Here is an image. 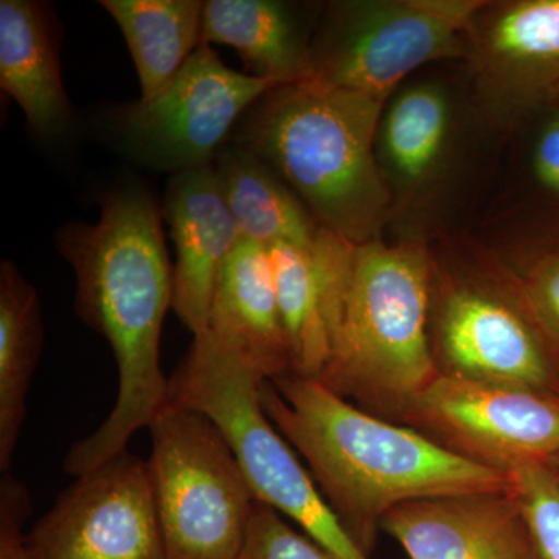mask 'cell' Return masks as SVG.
<instances>
[{"label":"cell","instance_id":"6da1fadb","mask_svg":"<svg viewBox=\"0 0 559 559\" xmlns=\"http://www.w3.org/2000/svg\"><path fill=\"white\" fill-rule=\"evenodd\" d=\"M162 207L130 183L110 191L94 224H66L55 246L75 272V310L109 342L119 393L108 418L73 444L64 469L80 477L127 451L131 437L170 403L160 367V334L173 308L175 264L168 259Z\"/></svg>","mask_w":559,"mask_h":559},{"label":"cell","instance_id":"7a4b0ae2","mask_svg":"<svg viewBox=\"0 0 559 559\" xmlns=\"http://www.w3.org/2000/svg\"><path fill=\"white\" fill-rule=\"evenodd\" d=\"M260 400L367 555L384 518L401 506L511 489L507 471L374 417L318 380L283 374L261 382Z\"/></svg>","mask_w":559,"mask_h":559},{"label":"cell","instance_id":"3957f363","mask_svg":"<svg viewBox=\"0 0 559 559\" xmlns=\"http://www.w3.org/2000/svg\"><path fill=\"white\" fill-rule=\"evenodd\" d=\"M385 105L297 81L261 95L229 142L266 162L322 229L356 245L380 240L395 205L377 154Z\"/></svg>","mask_w":559,"mask_h":559},{"label":"cell","instance_id":"277c9868","mask_svg":"<svg viewBox=\"0 0 559 559\" xmlns=\"http://www.w3.org/2000/svg\"><path fill=\"white\" fill-rule=\"evenodd\" d=\"M429 301V263L418 246L340 237L330 358L318 381L364 407L411 415L440 374Z\"/></svg>","mask_w":559,"mask_h":559},{"label":"cell","instance_id":"5b68a950","mask_svg":"<svg viewBox=\"0 0 559 559\" xmlns=\"http://www.w3.org/2000/svg\"><path fill=\"white\" fill-rule=\"evenodd\" d=\"M260 378L207 334L193 337L170 378V401L207 415L226 436L255 498L337 559H369L331 509L260 400Z\"/></svg>","mask_w":559,"mask_h":559},{"label":"cell","instance_id":"8992f818","mask_svg":"<svg viewBox=\"0 0 559 559\" xmlns=\"http://www.w3.org/2000/svg\"><path fill=\"white\" fill-rule=\"evenodd\" d=\"M167 559H238L259 500L218 426L168 403L148 426Z\"/></svg>","mask_w":559,"mask_h":559},{"label":"cell","instance_id":"52a82bcc","mask_svg":"<svg viewBox=\"0 0 559 559\" xmlns=\"http://www.w3.org/2000/svg\"><path fill=\"white\" fill-rule=\"evenodd\" d=\"M481 0L331 3L312 39V79L388 103L415 70L465 53Z\"/></svg>","mask_w":559,"mask_h":559},{"label":"cell","instance_id":"ba28073f","mask_svg":"<svg viewBox=\"0 0 559 559\" xmlns=\"http://www.w3.org/2000/svg\"><path fill=\"white\" fill-rule=\"evenodd\" d=\"M274 87L227 68L212 46L201 44L159 97L110 110L109 142L150 170L175 176L209 167L246 110Z\"/></svg>","mask_w":559,"mask_h":559},{"label":"cell","instance_id":"9c48e42d","mask_svg":"<svg viewBox=\"0 0 559 559\" xmlns=\"http://www.w3.org/2000/svg\"><path fill=\"white\" fill-rule=\"evenodd\" d=\"M27 559H167L148 460L120 452L79 477L25 536Z\"/></svg>","mask_w":559,"mask_h":559},{"label":"cell","instance_id":"30bf717a","mask_svg":"<svg viewBox=\"0 0 559 559\" xmlns=\"http://www.w3.org/2000/svg\"><path fill=\"white\" fill-rule=\"evenodd\" d=\"M409 417L452 450L509 471L559 457V396L440 371Z\"/></svg>","mask_w":559,"mask_h":559},{"label":"cell","instance_id":"8fae6325","mask_svg":"<svg viewBox=\"0 0 559 559\" xmlns=\"http://www.w3.org/2000/svg\"><path fill=\"white\" fill-rule=\"evenodd\" d=\"M465 53L481 98L500 116L559 100V0L488 3Z\"/></svg>","mask_w":559,"mask_h":559},{"label":"cell","instance_id":"7c38bea8","mask_svg":"<svg viewBox=\"0 0 559 559\" xmlns=\"http://www.w3.org/2000/svg\"><path fill=\"white\" fill-rule=\"evenodd\" d=\"M448 373L558 395L549 356L527 320L481 290H452L440 312Z\"/></svg>","mask_w":559,"mask_h":559},{"label":"cell","instance_id":"4fadbf2b","mask_svg":"<svg viewBox=\"0 0 559 559\" xmlns=\"http://www.w3.org/2000/svg\"><path fill=\"white\" fill-rule=\"evenodd\" d=\"M162 216L170 226L176 249L173 310L193 337L202 336L207 331L216 280L241 240L221 193L215 167L171 176Z\"/></svg>","mask_w":559,"mask_h":559},{"label":"cell","instance_id":"5bb4252c","mask_svg":"<svg viewBox=\"0 0 559 559\" xmlns=\"http://www.w3.org/2000/svg\"><path fill=\"white\" fill-rule=\"evenodd\" d=\"M381 528L411 559H538L511 491L406 503Z\"/></svg>","mask_w":559,"mask_h":559},{"label":"cell","instance_id":"9a60e30c","mask_svg":"<svg viewBox=\"0 0 559 559\" xmlns=\"http://www.w3.org/2000/svg\"><path fill=\"white\" fill-rule=\"evenodd\" d=\"M204 334L263 382L290 373L270 248L238 241L216 280Z\"/></svg>","mask_w":559,"mask_h":559},{"label":"cell","instance_id":"2e32d148","mask_svg":"<svg viewBox=\"0 0 559 559\" xmlns=\"http://www.w3.org/2000/svg\"><path fill=\"white\" fill-rule=\"evenodd\" d=\"M61 35L50 3L0 2V87L21 106L40 139L64 138L76 123L62 83Z\"/></svg>","mask_w":559,"mask_h":559},{"label":"cell","instance_id":"e0dca14e","mask_svg":"<svg viewBox=\"0 0 559 559\" xmlns=\"http://www.w3.org/2000/svg\"><path fill=\"white\" fill-rule=\"evenodd\" d=\"M452 103L433 81L403 86L392 95L378 128V162L393 201H418L437 182L450 156Z\"/></svg>","mask_w":559,"mask_h":559},{"label":"cell","instance_id":"ac0fdd59","mask_svg":"<svg viewBox=\"0 0 559 559\" xmlns=\"http://www.w3.org/2000/svg\"><path fill=\"white\" fill-rule=\"evenodd\" d=\"M270 250L290 373L319 380L330 358L337 235L322 229L308 248L275 245Z\"/></svg>","mask_w":559,"mask_h":559},{"label":"cell","instance_id":"d6986e66","mask_svg":"<svg viewBox=\"0 0 559 559\" xmlns=\"http://www.w3.org/2000/svg\"><path fill=\"white\" fill-rule=\"evenodd\" d=\"M202 44L240 55L245 73L278 86L312 79V39L293 3L280 0H207Z\"/></svg>","mask_w":559,"mask_h":559},{"label":"cell","instance_id":"ffe728a7","mask_svg":"<svg viewBox=\"0 0 559 559\" xmlns=\"http://www.w3.org/2000/svg\"><path fill=\"white\" fill-rule=\"evenodd\" d=\"M216 179L241 240L308 248L318 240V221L296 193L259 156L227 143L216 156Z\"/></svg>","mask_w":559,"mask_h":559},{"label":"cell","instance_id":"44dd1931","mask_svg":"<svg viewBox=\"0 0 559 559\" xmlns=\"http://www.w3.org/2000/svg\"><path fill=\"white\" fill-rule=\"evenodd\" d=\"M44 347L38 290L10 260L0 263V468L9 471L27 417Z\"/></svg>","mask_w":559,"mask_h":559},{"label":"cell","instance_id":"7402d4cb","mask_svg":"<svg viewBox=\"0 0 559 559\" xmlns=\"http://www.w3.org/2000/svg\"><path fill=\"white\" fill-rule=\"evenodd\" d=\"M201 0H102L119 25L140 81V102H151L175 81L202 44Z\"/></svg>","mask_w":559,"mask_h":559},{"label":"cell","instance_id":"603a6c76","mask_svg":"<svg viewBox=\"0 0 559 559\" xmlns=\"http://www.w3.org/2000/svg\"><path fill=\"white\" fill-rule=\"evenodd\" d=\"M507 473L538 559H559V465L521 463Z\"/></svg>","mask_w":559,"mask_h":559},{"label":"cell","instance_id":"cb8c5ba5","mask_svg":"<svg viewBox=\"0 0 559 559\" xmlns=\"http://www.w3.org/2000/svg\"><path fill=\"white\" fill-rule=\"evenodd\" d=\"M238 559H337L305 533L297 532L278 511L257 503L245 547Z\"/></svg>","mask_w":559,"mask_h":559},{"label":"cell","instance_id":"d4e9b609","mask_svg":"<svg viewBox=\"0 0 559 559\" xmlns=\"http://www.w3.org/2000/svg\"><path fill=\"white\" fill-rule=\"evenodd\" d=\"M524 296L540 329L559 345V250L533 264L524 280Z\"/></svg>","mask_w":559,"mask_h":559},{"label":"cell","instance_id":"484cf974","mask_svg":"<svg viewBox=\"0 0 559 559\" xmlns=\"http://www.w3.org/2000/svg\"><path fill=\"white\" fill-rule=\"evenodd\" d=\"M32 514V496L21 480H0V559H27L24 525Z\"/></svg>","mask_w":559,"mask_h":559},{"label":"cell","instance_id":"4316f807","mask_svg":"<svg viewBox=\"0 0 559 559\" xmlns=\"http://www.w3.org/2000/svg\"><path fill=\"white\" fill-rule=\"evenodd\" d=\"M532 165L540 186L559 197V110L536 135Z\"/></svg>","mask_w":559,"mask_h":559},{"label":"cell","instance_id":"83f0119b","mask_svg":"<svg viewBox=\"0 0 559 559\" xmlns=\"http://www.w3.org/2000/svg\"><path fill=\"white\" fill-rule=\"evenodd\" d=\"M551 462H555V463H557V465H559V457L551 460Z\"/></svg>","mask_w":559,"mask_h":559}]
</instances>
